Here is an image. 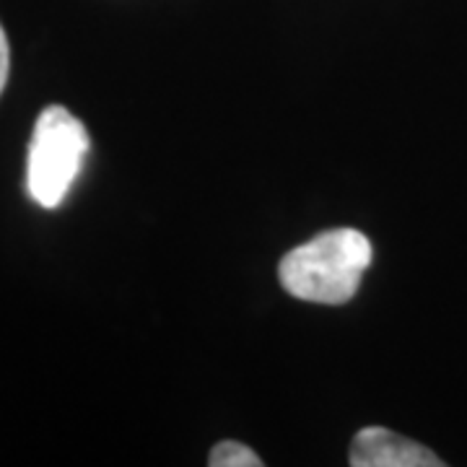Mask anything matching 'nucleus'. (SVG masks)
Wrapping results in <instances>:
<instances>
[{
  "label": "nucleus",
  "mask_w": 467,
  "mask_h": 467,
  "mask_svg": "<svg viewBox=\"0 0 467 467\" xmlns=\"http://www.w3.org/2000/svg\"><path fill=\"white\" fill-rule=\"evenodd\" d=\"M8 63H11V52H8V39H5V32L0 26V94L5 88V81H8Z\"/></svg>",
  "instance_id": "nucleus-5"
},
{
  "label": "nucleus",
  "mask_w": 467,
  "mask_h": 467,
  "mask_svg": "<svg viewBox=\"0 0 467 467\" xmlns=\"http://www.w3.org/2000/svg\"><path fill=\"white\" fill-rule=\"evenodd\" d=\"M353 467H441L434 451L389 429H364L350 444Z\"/></svg>",
  "instance_id": "nucleus-3"
},
{
  "label": "nucleus",
  "mask_w": 467,
  "mask_h": 467,
  "mask_svg": "<svg viewBox=\"0 0 467 467\" xmlns=\"http://www.w3.org/2000/svg\"><path fill=\"white\" fill-rule=\"evenodd\" d=\"M371 254V242L356 229L319 234L281 260V285L296 299L340 306L356 296Z\"/></svg>",
  "instance_id": "nucleus-1"
},
{
  "label": "nucleus",
  "mask_w": 467,
  "mask_h": 467,
  "mask_svg": "<svg viewBox=\"0 0 467 467\" xmlns=\"http://www.w3.org/2000/svg\"><path fill=\"white\" fill-rule=\"evenodd\" d=\"M88 153L84 122L66 107H47L36 117L29 156H26V190L42 208H57L66 201Z\"/></svg>",
  "instance_id": "nucleus-2"
},
{
  "label": "nucleus",
  "mask_w": 467,
  "mask_h": 467,
  "mask_svg": "<svg viewBox=\"0 0 467 467\" xmlns=\"http://www.w3.org/2000/svg\"><path fill=\"white\" fill-rule=\"evenodd\" d=\"M208 465L213 467H260L263 460L244 444L239 441H221L213 447L211 457H208Z\"/></svg>",
  "instance_id": "nucleus-4"
}]
</instances>
